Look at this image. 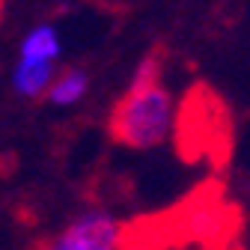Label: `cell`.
Segmentation results:
<instances>
[{
    "label": "cell",
    "instance_id": "cell-1",
    "mask_svg": "<svg viewBox=\"0 0 250 250\" xmlns=\"http://www.w3.org/2000/svg\"><path fill=\"white\" fill-rule=\"evenodd\" d=\"M173 125L176 102L161 83V62L158 57H146L110 110V134L128 149H155L173 134Z\"/></svg>",
    "mask_w": 250,
    "mask_h": 250
},
{
    "label": "cell",
    "instance_id": "cell-2",
    "mask_svg": "<svg viewBox=\"0 0 250 250\" xmlns=\"http://www.w3.org/2000/svg\"><path fill=\"white\" fill-rule=\"evenodd\" d=\"M125 229L113 214L89 208L62 227L45 250H122Z\"/></svg>",
    "mask_w": 250,
    "mask_h": 250
},
{
    "label": "cell",
    "instance_id": "cell-3",
    "mask_svg": "<svg viewBox=\"0 0 250 250\" xmlns=\"http://www.w3.org/2000/svg\"><path fill=\"white\" fill-rule=\"evenodd\" d=\"M62 51V39H60V30L48 21L30 27L21 45H18V60H30V62H48V66H57Z\"/></svg>",
    "mask_w": 250,
    "mask_h": 250
},
{
    "label": "cell",
    "instance_id": "cell-4",
    "mask_svg": "<svg viewBox=\"0 0 250 250\" xmlns=\"http://www.w3.org/2000/svg\"><path fill=\"white\" fill-rule=\"evenodd\" d=\"M57 75V66H48V62H30V60H15L12 69V89L21 99H42L51 81Z\"/></svg>",
    "mask_w": 250,
    "mask_h": 250
},
{
    "label": "cell",
    "instance_id": "cell-5",
    "mask_svg": "<svg viewBox=\"0 0 250 250\" xmlns=\"http://www.w3.org/2000/svg\"><path fill=\"white\" fill-rule=\"evenodd\" d=\"M86 89H89V75L83 69H62L54 75L45 99L57 107H72L86 96Z\"/></svg>",
    "mask_w": 250,
    "mask_h": 250
},
{
    "label": "cell",
    "instance_id": "cell-6",
    "mask_svg": "<svg viewBox=\"0 0 250 250\" xmlns=\"http://www.w3.org/2000/svg\"><path fill=\"white\" fill-rule=\"evenodd\" d=\"M3 3H6V0H0V18H3Z\"/></svg>",
    "mask_w": 250,
    "mask_h": 250
}]
</instances>
